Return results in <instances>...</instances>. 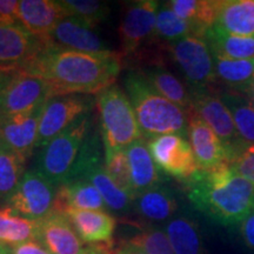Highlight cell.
<instances>
[{
	"label": "cell",
	"instance_id": "8",
	"mask_svg": "<svg viewBox=\"0 0 254 254\" xmlns=\"http://www.w3.org/2000/svg\"><path fill=\"white\" fill-rule=\"evenodd\" d=\"M58 187L38 170L26 171L4 207L14 214L39 221L55 212Z\"/></svg>",
	"mask_w": 254,
	"mask_h": 254
},
{
	"label": "cell",
	"instance_id": "5",
	"mask_svg": "<svg viewBox=\"0 0 254 254\" xmlns=\"http://www.w3.org/2000/svg\"><path fill=\"white\" fill-rule=\"evenodd\" d=\"M91 128L90 113L81 117L40 148L37 157V170L53 185L59 187L67 182Z\"/></svg>",
	"mask_w": 254,
	"mask_h": 254
},
{
	"label": "cell",
	"instance_id": "17",
	"mask_svg": "<svg viewBox=\"0 0 254 254\" xmlns=\"http://www.w3.org/2000/svg\"><path fill=\"white\" fill-rule=\"evenodd\" d=\"M38 240L51 254L86 253L72 222L62 212L55 211L38 221Z\"/></svg>",
	"mask_w": 254,
	"mask_h": 254
},
{
	"label": "cell",
	"instance_id": "14",
	"mask_svg": "<svg viewBox=\"0 0 254 254\" xmlns=\"http://www.w3.org/2000/svg\"><path fill=\"white\" fill-rule=\"evenodd\" d=\"M45 46L20 25L0 26V69L13 72L30 62Z\"/></svg>",
	"mask_w": 254,
	"mask_h": 254
},
{
	"label": "cell",
	"instance_id": "16",
	"mask_svg": "<svg viewBox=\"0 0 254 254\" xmlns=\"http://www.w3.org/2000/svg\"><path fill=\"white\" fill-rule=\"evenodd\" d=\"M69 17L62 1L56 0H21L19 1L18 24L28 33L43 40L51 36L63 19Z\"/></svg>",
	"mask_w": 254,
	"mask_h": 254
},
{
	"label": "cell",
	"instance_id": "43",
	"mask_svg": "<svg viewBox=\"0 0 254 254\" xmlns=\"http://www.w3.org/2000/svg\"><path fill=\"white\" fill-rule=\"evenodd\" d=\"M245 95L247 97V99L250 100V103L252 104L254 107V80L252 81V84L250 85V87L246 90Z\"/></svg>",
	"mask_w": 254,
	"mask_h": 254
},
{
	"label": "cell",
	"instance_id": "21",
	"mask_svg": "<svg viewBox=\"0 0 254 254\" xmlns=\"http://www.w3.org/2000/svg\"><path fill=\"white\" fill-rule=\"evenodd\" d=\"M133 194L138 195L164 182L163 172L159 170L152 158L148 142L144 138L133 142L126 148Z\"/></svg>",
	"mask_w": 254,
	"mask_h": 254
},
{
	"label": "cell",
	"instance_id": "19",
	"mask_svg": "<svg viewBox=\"0 0 254 254\" xmlns=\"http://www.w3.org/2000/svg\"><path fill=\"white\" fill-rule=\"evenodd\" d=\"M189 141L199 170H211L228 163L227 152L213 129L195 113L189 114Z\"/></svg>",
	"mask_w": 254,
	"mask_h": 254
},
{
	"label": "cell",
	"instance_id": "4",
	"mask_svg": "<svg viewBox=\"0 0 254 254\" xmlns=\"http://www.w3.org/2000/svg\"><path fill=\"white\" fill-rule=\"evenodd\" d=\"M105 155L126 150L142 138L131 101L118 85L106 87L95 97Z\"/></svg>",
	"mask_w": 254,
	"mask_h": 254
},
{
	"label": "cell",
	"instance_id": "46",
	"mask_svg": "<svg viewBox=\"0 0 254 254\" xmlns=\"http://www.w3.org/2000/svg\"><path fill=\"white\" fill-rule=\"evenodd\" d=\"M0 144H1V141H0Z\"/></svg>",
	"mask_w": 254,
	"mask_h": 254
},
{
	"label": "cell",
	"instance_id": "22",
	"mask_svg": "<svg viewBox=\"0 0 254 254\" xmlns=\"http://www.w3.org/2000/svg\"><path fill=\"white\" fill-rule=\"evenodd\" d=\"M133 209L145 220L151 222L170 221L178 209L174 190L170 186L160 184L135 195Z\"/></svg>",
	"mask_w": 254,
	"mask_h": 254
},
{
	"label": "cell",
	"instance_id": "13",
	"mask_svg": "<svg viewBox=\"0 0 254 254\" xmlns=\"http://www.w3.org/2000/svg\"><path fill=\"white\" fill-rule=\"evenodd\" d=\"M159 6L160 2L155 0H138L126 5L119 26L122 58L135 55L154 37Z\"/></svg>",
	"mask_w": 254,
	"mask_h": 254
},
{
	"label": "cell",
	"instance_id": "10",
	"mask_svg": "<svg viewBox=\"0 0 254 254\" xmlns=\"http://www.w3.org/2000/svg\"><path fill=\"white\" fill-rule=\"evenodd\" d=\"M95 100L87 94H65L51 98L41 111L36 148L44 147L81 117L90 114Z\"/></svg>",
	"mask_w": 254,
	"mask_h": 254
},
{
	"label": "cell",
	"instance_id": "25",
	"mask_svg": "<svg viewBox=\"0 0 254 254\" xmlns=\"http://www.w3.org/2000/svg\"><path fill=\"white\" fill-rule=\"evenodd\" d=\"M150 85L167 100L185 111L187 114L192 112V93L172 72L163 66L154 65L139 71Z\"/></svg>",
	"mask_w": 254,
	"mask_h": 254
},
{
	"label": "cell",
	"instance_id": "27",
	"mask_svg": "<svg viewBox=\"0 0 254 254\" xmlns=\"http://www.w3.org/2000/svg\"><path fill=\"white\" fill-rule=\"evenodd\" d=\"M174 254H206L200 230L189 217H174L165 226Z\"/></svg>",
	"mask_w": 254,
	"mask_h": 254
},
{
	"label": "cell",
	"instance_id": "1",
	"mask_svg": "<svg viewBox=\"0 0 254 254\" xmlns=\"http://www.w3.org/2000/svg\"><path fill=\"white\" fill-rule=\"evenodd\" d=\"M120 69L119 53L93 55L45 44L34 58L13 73L50 82L57 95H90L114 85Z\"/></svg>",
	"mask_w": 254,
	"mask_h": 254
},
{
	"label": "cell",
	"instance_id": "9",
	"mask_svg": "<svg viewBox=\"0 0 254 254\" xmlns=\"http://www.w3.org/2000/svg\"><path fill=\"white\" fill-rule=\"evenodd\" d=\"M192 93V112L204 120L220 139L227 152L228 164L247 145L241 140L230 110L221 100L220 95L208 88L190 90Z\"/></svg>",
	"mask_w": 254,
	"mask_h": 254
},
{
	"label": "cell",
	"instance_id": "40",
	"mask_svg": "<svg viewBox=\"0 0 254 254\" xmlns=\"http://www.w3.org/2000/svg\"><path fill=\"white\" fill-rule=\"evenodd\" d=\"M240 233L245 245L254 251V209L241 221Z\"/></svg>",
	"mask_w": 254,
	"mask_h": 254
},
{
	"label": "cell",
	"instance_id": "44",
	"mask_svg": "<svg viewBox=\"0 0 254 254\" xmlns=\"http://www.w3.org/2000/svg\"><path fill=\"white\" fill-rule=\"evenodd\" d=\"M105 249H107V246L94 247L93 250H86V253H85V254H110V253H107L109 251H106Z\"/></svg>",
	"mask_w": 254,
	"mask_h": 254
},
{
	"label": "cell",
	"instance_id": "32",
	"mask_svg": "<svg viewBox=\"0 0 254 254\" xmlns=\"http://www.w3.org/2000/svg\"><path fill=\"white\" fill-rule=\"evenodd\" d=\"M26 159L0 144V206L4 207L25 174Z\"/></svg>",
	"mask_w": 254,
	"mask_h": 254
},
{
	"label": "cell",
	"instance_id": "6",
	"mask_svg": "<svg viewBox=\"0 0 254 254\" xmlns=\"http://www.w3.org/2000/svg\"><path fill=\"white\" fill-rule=\"evenodd\" d=\"M100 136L99 133L92 131L91 128L77 163L66 183L74 182V180H86L98 190V192L103 196L105 204L111 211L118 214L127 213L133 208L134 198L117 186L107 174L105 170V157L103 163V155H101L103 141L100 142Z\"/></svg>",
	"mask_w": 254,
	"mask_h": 254
},
{
	"label": "cell",
	"instance_id": "26",
	"mask_svg": "<svg viewBox=\"0 0 254 254\" xmlns=\"http://www.w3.org/2000/svg\"><path fill=\"white\" fill-rule=\"evenodd\" d=\"M170 7L184 20L195 28L196 36L204 38L217 20L218 0H171Z\"/></svg>",
	"mask_w": 254,
	"mask_h": 254
},
{
	"label": "cell",
	"instance_id": "20",
	"mask_svg": "<svg viewBox=\"0 0 254 254\" xmlns=\"http://www.w3.org/2000/svg\"><path fill=\"white\" fill-rule=\"evenodd\" d=\"M65 213L81 241L88 244H109L116 231L117 220L106 211H85L66 208Z\"/></svg>",
	"mask_w": 254,
	"mask_h": 254
},
{
	"label": "cell",
	"instance_id": "11",
	"mask_svg": "<svg viewBox=\"0 0 254 254\" xmlns=\"http://www.w3.org/2000/svg\"><path fill=\"white\" fill-rule=\"evenodd\" d=\"M9 73L11 78L0 93V118L30 113L57 97L50 82L20 73Z\"/></svg>",
	"mask_w": 254,
	"mask_h": 254
},
{
	"label": "cell",
	"instance_id": "41",
	"mask_svg": "<svg viewBox=\"0 0 254 254\" xmlns=\"http://www.w3.org/2000/svg\"><path fill=\"white\" fill-rule=\"evenodd\" d=\"M112 254H146V253L141 252L140 250L135 249V247L122 243V245H120L116 251H113Z\"/></svg>",
	"mask_w": 254,
	"mask_h": 254
},
{
	"label": "cell",
	"instance_id": "28",
	"mask_svg": "<svg viewBox=\"0 0 254 254\" xmlns=\"http://www.w3.org/2000/svg\"><path fill=\"white\" fill-rule=\"evenodd\" d=\"M212 56L218 80L227 85L232 91L245 93L254 80V59H230L215 53Z\"/></svg>",
	"mask_w": 254,
	"mask_h": 254
},
{
	"label": "cell",
	"instance_id": "24",
	"mask_svg": "<svg viewBox=\"0 0 254 254\" xmlns=\"http://www.w3.org/2000/svg\"><path fill=\"white\" fill-rule=\"evenodd\" d=\"M103 196L86 180H74L58 187L55 211L64 212L66 208L85 211H106Z\"/></svg>",
	"mask_w": 254,
	"mask_h": 254
},
{
	"label": "cell",
	"instance_id": "7",
	"mask_svg": "<svg viewBox=\"0 0 254 254\" xmlns=\"http://www.w3.org/2000/svg\"><path fill=\"white\" fill-rule=\"evenodd\" d=\"M168 52L192 91L205 90L217 82L213 56L204 38L192 36L174 41L168 44Z\"/></svg>",
	"mask_w": 254,
	"mask_h": 254
},
{
	"label": "cell",
	"instance_id": "37",
	"mask_svg": "<svg viewBox=\"0 0 254 254\" xmlns=\"http://www.w3.org/2000/svg\"><path fill=\"white\" fill-rule=\"evenodd\" d=\"M230 165L234 172L254 184V144H247Z\"/></svg>",
	"mask_w": 254,
	"mask_h": 254
},
{
	"label": "cell",
	"instance_id": "39",
	"mask_svg": "<svg viewBox=\"0 0 254 254\" xmlns=\"http://www.w3.org/2000/svg\"><path fill=\"white\" fill-rule=\"evenodd\" d=\"M12 254H51L39 240L32 239L18 244V245L9 246Z\"/></svg>",
	"mask_w": 254,
	"mask_h": 254
},
{
	"label": "cell",
	"instance_id": "45",
	"mask_svg": "<svg viewBox=\"0 0 254 254\" xmlns=\"http://www.w3.org/2000/svg\"><path fill=\"white\" fill-rule=\"evenodd\" d=\"M0 254H12L11 247L8 245H5V244L0 243Z\"/></svg>",
	"mask_w": 254,
	"mask_h": 254
},
{
	"label": "cell",
	"instance_id": "2",
	"mask_svg": "<svg viewBox=\"0 0 254 254\" xmlns=\"http://www.w3.org/2000/svg\"><path fill=\"white\" fill-rule=\"evenodd\" d=\"M186 187L193 207L221 226L240 225L254 209V184L228 163L199 170Z\"/></svg>",
	"mask_w": 254,
	"mask_h": 254
},
{
	"label": "cell",
	"instance_id": "30",
	"mask_svg": "<svg viewBox=\"0 0 254 254\" xmlns=\"http://www.w3.org/2000/svg\"><path fill=\"white\" fill-rule=\"evenodd\" d=\"M227 109L230 110L234 125L241 140L254 144V107L246 95L236 91H225L220 94Z\"/></svg>",
	"mask_w": 254,
	"mask_h": 254
},
{
	"label": "cell",
	"instance_id": "18",
	"mask_svg": "<svg viewBox=\"0 0 254 254\" xmlns=\"http://www.w3.org/2000/svg\"><path fill=\"white\" fill-rule=\"evenodd\" d=\"M45 44L93 55L113 52L106 41L101 39L92 28L73 17L63 19L47 38Z\"/></svg>",
	"mask_w": 254,
	"mask_h": 254
},
{
	"label": "cell",
	"instance_id": "12",
	"mask_svg": "<svg viewBox=\"0 0 254 254\" xmlns=\"http://www.w3.org/2000/svg\"><path fill=\"white\" fill-rule=\"evenodd\" d=\"M148 148L155 165L168 177L187 184L199 171L189 138L166 134L148 140Z\"/></svg>",
	"mask_w": 254,
	"mask_h": 254
},
{
	"label": "cell",
	"instance_id": "38",
	"mask_svg": "<svg viewBox=\"0 0 254 254\" xmlns=\"http://www.w3.org/2000/svg\"><path fill=\"white\" fill-rule=\"evenodd\" d=\"M19 1L17 0H0V26L18 24Z\"/></svg>",
	"mask_w": 254,
	"mask_h": 254
},
{
	"label": "cell",
	"instance_id": "35",
	"mask_svg": "<svg viewBox=\"0 0 254 254\" xmlns=\"http://www.w3.org/2000/svg\"><path fill=\"white\" fill-rule=\"evenodd\" d=\"M69 17L81 21L90 28L106 20L111 13L109 4L95 0H60Z\"/></svg>",
	"mask_w": 254,
	"mask_h": 254
},
{
	"label": "cell",
	"instance_id": "29",
	"mask_svg": "<svg viewBox=\"0 0 254 254\" xmlns=\"http://www.w3.org/2000/svg\"><path fill=\"white\" fill-rule=\"evenodd\" d=\"M204 39L215 55L230 59H254V37L234 36L213 26L206 32Z\"/></svg>",
	"mask_w": 254,
	"mask_h": 254
},
{
	"label": "cell",
	"instance_id": "42",
	"mask_svg": "<svg viewBox=\"0 0 254 254\" xmlns=\"http://www.w3.org/2000/svg\"><path fill=\"white\" fill-rule=\"evenodd\" d=\"M9 78H11V73L1 71V69H0V93H1V91L4 90L5 85L7 84Z\"/></svg>",
	"mask_w": 254,
	"mask_h": 254
},
{
	"label": "cell",
	"instance_id": "31",
	"mask_svg": "<svg viewBox=\"0 0 254 254\" xmlns=\"http://www.w3.org/2000/svg\"><path fill=\"white\" fill-rule=\"evenodd\" d=\"M32 239L38 240V221L19 217L0 206V243L13 246Z\"/></svg>",
	"mask_w": 254,
	"mask_h": 254
},
{
	"label": "cell",
	"instance_id": "34",
	"mask_svg": "<svg viewBox=\"0 0 254 254\" xmlns=\"http://www.w3.org/2000/svg\"><path fill=\"white\" fill-rule=\"evenodd\" d=\"M146 254H174L166 232L157 226H145L123 241Z\"/></svg>",
	"mask_w": 254,
	"mask_h": 254
},
{
	"label": "cell",
	"instance_id": "15",
	"mask_svg": "<svg viewBox=\"0 0 254 254\" xmlns=\"http://www.w3.org/2000/svg\"><path fill=\"white\" fill-rule=\"evenodd\" d=\"M43 106L30 113L0 118V141L27 160L36 148Z\"/></svg>",
	"mask_w": 254,
	"mask_h": 254
},
{
	"label": "cell",
	"instance_id": "33",
	"mask_svg": "<svg viewBox=\"0 0 254 254\" xmlns=\"http://www.w3.org/2000/svg\"><path fill=\"white\" fill-rule=\"evenodd\" d=\"M192 36L198 37L193 25L178 17L170 7L168 2H164L159 6L154 37L160 38L166 43L171 44Z\"/></svg>",
	"mask_w": 254,
	"mask_h": 254
},
{
	"label": "cell",
	"instance_id": "36",
	"mask_svg": "<svg viewBox=\"0 0 254 254\" xmlns=\"http://www.w3.org/2000/svg\"><path fill=\"white\" fill-rule=\"evenodd\" d=\"M105 170L117 186L134 198L126 150H119L105 155Z\"/></svg>",
	"mask_w": 254,
	"mask_h": 254
},
{
	"label": "cell",
	"instance_id": "3",
	"mask_svg": "<svg viewBox=\"0 0 254 254\" xmlns=\"http://www.w3.org/2000/svg\"><path fill=\"white\" fill-rule=\"evenodd\" d=\"M124 86L145 140L166 134L189 138V114L159 94L140 72H127Z\"/></svg>",
	"mask_w": 254,
	"mask_h": 254
},
{
	"label": "cell",
	"instance_id": "23",
	"mask_svg": "<svg viewBox=\"0 0 254 254\" xmlns=\"http://www.w3.org/2000/svg\"><path fill=\"white\" fill-rule=\"evenodd\" d=\"M214 26L230 34L254 37V0H221Z\"/></svg>",
	"mask_w": 254,
	"mask_h": 254
}]
</instances>
